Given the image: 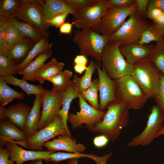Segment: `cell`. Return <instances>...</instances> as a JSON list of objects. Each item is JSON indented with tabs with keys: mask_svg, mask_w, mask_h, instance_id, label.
Returning a JSON list of instances; mask_svg holds the SVG:
<instances>
[{
	"mask_svg": "<svg viewBox=\"0 0 164 164\" xmlns=\"http://www.w3.org/2000/svg\"><path fill=\"white\" fill-rule=\"evenodd\" d=\"M73 24L68 22L65 23L60 28L59 30L60 33L70 34L71 33Z\"/></svg>",
	"mask_w": 164,
	"mask_h": 164,
	"instance_id": "c3c4849f",
	"label": "cell"
},
{
	"mask_svg": "<svg viewBox=\"0 0 164 164\" xmlns=\"http://www.w3.org/2000/svg\"><path fill=\"white\" fill-rule=\"evenodd\" d=\"M118 44L109 42L105 47L101 58L103 69L111 79L115 80L133 73L132 65L129 63L121 53Z\"/></svg>",
	"mask_w": 164,
	"mask_h": 164,
	"instance_id": "7a4b0ae2",
	"label": "cell"
},
{
	"mask_svg": "<svg viewBox=\"0 0 164 164\" xmlns=\"http://www.w3.org/2000/svg\"><path fill=\"white\" fill-rule=\"evenodd\" d=\"M164 41V28L154 23L149 25L137 43L146 45L152 42L158 43Z\"/></svg>",
	"mask_w": 164,
	"mask_h": 164,
	"instance_id": "f1b7e54d",
	"label": "cell"
},
{
	"mask_svg": "<svg viewBox=\"0 0 164 164\" xmlns=\"http://www.w3.org/2000/svg\"><path fill=\"white\" fill-rule=\"evenodd\" d=\"M87 67L86 66L80 64H75L73 68L74 70L76 73L81 74L83 72L86 71Z\"/></svg>",
	"mask_w": 164,
	"mask_h": 164,
	"instance_id": "816d5d0a",
	"label": "cell"
},
{
	"mask_svg": "<svg viewBox=\"0 0 164 164\" xmlns=\"http://www.w3.org/2000/svg\"><path fill=\"white\" fill-rule=\"evenodd\" d=\"M78 158H73L68 160L66 164H78Z\"/></svg>",
	"mask_w": 164,
	"mask_h": 164,
	"instance_id": "db71d44e",
	"label": "cell"
},
{
	"mask_svg": "<svg viewBox=\"0 0 164 164\" xmlns=\"http://www.w3.org/2000/svg\"><path fill=\"white\" fill-rule=\"evenodd\" d=\"M96 69L98 77L99 110L104 111L109 104L117 101L115 80L108 76L97 63Z\"/></svg>",
	"mask_w": 164,
	"mask_h": 164,
	"instance_id": "5bb4252c",
	"label": "cell"
},
{
	"mask_svg": "<svg viewBox=\"0 0 164 164\" xmlns=\"http://www.w3.org/2000/svg\"><path fill=\"white\" fill-rule=\"evenodd\" d=\"M8 21L9 19L0 15V51L7 47L6 37Z\"/></svg>",
	"mask_w": 164,
	"mask_h": 164,
	"instance_id": "f35d334b",
	"label": "cell"
},
{
	"mask_svg": "<svg viewBox=\"0 0 164 164\" xmlns=\"http://www.w3.org/2000/svg\"><path fill=\"white\" fill-rule=\"evenodd\" d=\"M26 37L20 33L10 20L9 19L7 31V48L22 42Z\"/></svg>",
	"mask_w": 164,
	"mask_h": 164,
	"instance_id": "74e56055",
	"label": "cell"
},
{
	"mask_svg": "<svg viewBox=\"0 0 164 164\" xmlns=\"http://www.w3.org/2000/svg\"><path fill=\"white\" fill-rule=\"evenodd\" d=\"M76 12L84 8L92 5L98 0H63Z\"/></svg>",
	"mask_w": 164,
	"mask_h": 164,
	"instance_id": "ab89813d",
	"label": "cell"
},
{
	"mask_svg": "<svg viewBox=\"0 0 164 164\" xmlns=\"http://www.w3.org/2000/svg\"><path fill=\"white\" fill-rule=\"evenodd\" d=\"M47 151H63L73 153H82L86 149L82 144L77 143L72 136L69 135H59L56 138L48 141L43 145Z\"/></svg>",
	"mask_w": 164,
	"mask_h": 164,
	"instance_id": "e0dca14e",
	"label": "cell"
},
{
	"mask_svg": "<svg viewBox=\"0 0 164 164\" xmlns=\"http://www.w3.org/2000/svg\"><path fill=\"white\" fill-rule=\"evenodd\" d=\"M149 4L158 8L164 12V0H149Z\"/></svg>",
	"mask_w": 164,
	"mask_h": 164,
	"instance_id": "f907efd6",
	"label": "cell"
},
{
	"mask_svg": "<svg viewBox=\"0 0 164 164\" xmlns=\"http://www.w3.org/2000/svg\"><path fill=\"white\" fill-rule=\"evenodd\" d=\"M153 21L154 23L164 28V12Z\"/></svg>",
	"mask_w": 164,
	"mask_h": 164,
	"instance_id": "f5cc1de1",
	"label": "cell"
},
{
	"mask_svg": "<svg viewBox=\"0 0 164 164\" xmlns=\"http://www.w3.org/2000/svg\"><path fill=\"white\" fill-rule=\"evenodd\" d=\"M114 80L117 101L127 105L130 109L139 110L144 106L148 98L132 75Z\"/></svg>",
	"mask_w": 164,
	"mask_h": 164,
	"instance_id": "277c9868",
	"label": "cell"
},
{
	"mask_svg": "<svg viewBox=\"0 0 164 164\" xmlns=\"http://www.w3.org/2000/svg\"><path fill=\"white\" fill-rule=\"evenodd\" d=\"M6 147L10 151V158L16 164H22L25 162L41 159L49 162V155L54 151L28 150L19 146L12 141L7 142Z\"/></svg>",
	"mask_w": 164,
	"mask_h": 164,
	"instance_id": "9a60e30c",
	"label": "cell"
},
{
	"mask_svg": "<svg viewBox=\"0 0 164 164\" xmlns=\"http://www.w3.org/2000/svg\"><path fill=\"white\" fill-rule=\"evenodd\" d=\"M68 15L67 14H63L55 16L50 20L47 22L49 26H52L55 27L60 28L65 23V20Z\"/></svg>",
	"mask_w": 164,
	"mask_h": 164,
	"instance_id": "ee69618b",
	"label": "cell"
},
{
	"mask_svg": "<svg viewBox=\"0 0 164 164\" xmlns=\"http://www.w3.org/2000/svg\"><path fill=\"white\" fill-rule=\"evenodd\" d=\"M22 4V0H0V15L8 19L15 18Z\"/></svg>",
	"mask_w": 164,
	"mask_h": 164,
	"instance_id": "e575fe53",
	"label": "cell"
},
{
	"mask_svg": "<svg viewBox=\"0 0 164 164\" xmlns=\"http://www.w3.org/2000/svg\"><path fill=\"white\" fill-rule=\"evenodd\" d=\"M110 141L105 135H101L95 137L93 140V144L97 148H102L106 146Z\"/></svg>",
	"mask_w": 164,
	"mask_h": 164,
	"instance_id": "7dc6e473",
	"label": "cell"
},
{
	"mask_svg": "<svg viewBox=\"0 0 164 164\" xmlns=\"http://www.w3.org/2000/svg\"><path fill=\"white\" fill-rule=\"evenodd\" d=\"M23 132L7 119L0 122V147L9 141H24L28 139Z\"/></svg>",
	"mask_w": 164,
	"mask_h": 164,
	"instance_id": "d6986e66",
	"label": "cell"
},
{
	"mask_svg": "<svg viewBox=\"0 0 164 164\" xmlns=\"http://www.w3.org/2000/svg\"></svg>",
	"mask_w": 164,
	"mask_h": 164,
	"instance_id": "6f0895ef",
	"label": "cell"
},
{
	"mask_svg": "<svg viewBox=\"0 0 164 164\" xmlns=\"http://www.w3.org/2000/svg\"><path fill=\"white\" fill-rule=\"evenodd\" d=\"M149 25L135 12L110 36L109 42H117L120 47L137 43Z\"/></svg>",
	"mask_w": 164,
	"mask_h": 164,
	"instance_id": "8992f818",
	"label": "cell"
},
{
	"mask_svg": "<svg viewBox=\"0 0 164 164\" xmlns=\"http://www.w3.org/2000/svg\"><path fill=\"white\" fill-rule=\"evenodd\" d=\"M148 58L160 73L164 75V42L156 43Z\"/></svg>",
	"mask_w": 164,
	"mask_h": 164,
	"instance_id": "836d02e7",
	"label": "cell"
},
{
	"mask_svg": "<svg viewBox=\"0 0 164 164\" xmlns=\"http://www.w3.org/2000/svg\"><path fill=\"white\" fill-rule=\"evenodd\" d=\"M132 76L148 99H153L158 92L160 73L148 57L132 65Z\"/></svg>",
	"mask_w": 164,
	"mask_h": 164,
	"instance_id": "5b68a950",
	"label": "cell"
},
{
	"mask_svg": "<svg viewBox=\"0 0 164 164\" xmlns=\"http://www.w3.org/2000/svg\"><path fill=\"white\" fill-rule=\"evenodd\" d=\"M67 134L72 136L65 129L61 118L58 115L53 122L38 131L26 140L12 142L30 150L43 151L44 143L56 136Z\"/></svg>",
	"mask_w": 164,
	"mask_h": 164,
	"instance_id": "ba28073f",
	"label": "cell"
},
{
	"mask_svg": "<svg viewBox=\"0 0 164 164\" xmlns=\"http://www.w3.org/2000/svg\"><path fill=\"white\" fill-rule=\"evenodd\" d=\"M162 135H164V124L160 130L157 133L156 136V138Z\"/></svg>",
	"mask_w": 164,
	"mask_h": 164,
	"instance_id": "9f6ffc18",
	"label": "cell"
},
{
	"mask_svg": "<svg viewBox=\"0 0 164 164\" xmlns=\"http://www.w3.org/2000/svg\"><path fill=\"white\" fill-rule=\"evenodd\" d=\"M99 91L98 79H95L92 80L90 86L86 90L79 94L85 101L95 108L99 110L98 92Z\"/></svg>",
	"mask_w": 164,
	"mask_h": 164,
	"instance_id": "d590c367",
	"label": "cell"
},
{
	"mask_svg": "<svg viewBox=\"0 0 164 164\" xmlns=\"http://www.w3.org/2000/svg\"><path fill=\"white\" fill-rule=\"evenodd\" d=\"M135 3V0H108L109 8H125Z\"/></svg>",
	"mask_w": 164,
	"mask_h": 164,
	"instance_id": "b9f144b4",
	"label": "cell"
},
{
	"mask_svg": "<svg viewBox=\"0 0 164 164\" xmlns=\"http://www.w3.org/2000/svg\"><path fill=\"white\" fill-rule=\"evenodd\" d=\"M80 108L76 114L69 113L67 121L72 129L78 128L83 124L87 128L93 126L100 122L103 119L106 111L97 109L88 104L79 94L78 97Z\"/></svg>",
	"mask_w": 164,
	"mask_h": 164,
	"instance_id": "30bf717a",
	"label": "cell"
},
{
	"mask_svg": "<svg viewBox=\"0 0 164 164\" xmlns=\"http://www.w3.org/2000/svg\"><path fill=\"white\" fill-rule=\"evenodd\" d=\"M9 19L23 36L32 39L36 43L40 41L43 38L48 37L49 36L46 32L30 23L19 21L14 17Z\"/></svg>",
	"mask_w": 164,
	"mask_h": 164,
	"instance_id": "cb8c5ba5",
	"label": "cell"
},
{
	"mask_svg": "<svg viewBox=\"0 0 164 164\" xmlns=\"http://www.w3.org/2000/svg\"><path fill=\"white\" fill-rule=\"evenodd\" d=\"M63 91L56 92L46 90L42 94V111L39 123V130L47 126L58 115L62 106Z\"/></svg>",
	"mask_w": 164,
	"mask_h": 164,
	"instance_id": "8fae6325",
	"label": "cell"
},
{
	"mask_svg": "<svg viewBox=\"0 0 164 164\" xmlns=\"http://www.w3.org/2000/svg\"><path fill=\"white\" fill-rule=\"evenodd\" d=\"M10 151L7 148L0 147V164H14L10 158Z\"/></svg>",
	"mask_w": 164,
	"mask_h": 164,
	"instance_id": "f6af8a7d",
	"label": "cell"
},
{
	"mask_svg": "<svg viewBox=\"0 0 164 164\" xmlns=\"http://www.w3.org/2000/svg\"><path fill=\"white\" fill-rule=\"evenodd\" d=\"M88 60L86 56L82 55H77L74 58V62L75 64H80L86 66Z\"/></svg>",
	"mask_w": 164,
	"mask_h": 164,
	"instance_id": "681fc988",
	"label": "cell"
},
{
	"mask_svg": "<svg viewBox=\"0 0 164 164\" xmlns=\"http://www.w3.org/2000/svg\"><path fill=\"white\" fill-rule=\"evenodd\" d=\"M19 73L17 65L6 55L0 53V77Z\"/></svg>",
	"mask_w": 164,
	"mask_h": 164,
	"instance_id": "8d00e7d4",
	"label": "cell"
},
{
	"mask_svg": "<svg viewBox=\"0 0 164 164\" xmlns=\"http://www.w3.org/2000/svg\"><path fill=\"white\" fill-rule=\"evenodd\" d=\"M106 109L102 120L87 128L92 133L104 135L110 141L114 142L118 139L121 131L128 125L130 109L127 105L117 101L109 104Z\"/></svg>",
	"mask_w": 164,
	"mask_h": 164,
	"instance_id": "6da1fadb",
	"label": "cell"
},
{
	"mask_svg": "<svg viewBox=\"0 0 164 164\" xmlns=\"http://www.w3.org/2000/svg\"><path fill=\"white\" fill-rule=\"evenodd\" d=\"M157 106L164 114V75L160 74L159 91L153 98Z\"/></svg>",
	"mask_w": 164,
	"mask_h": 164,
	"instance_id": "60d3db41",
	"label": "cell"
},
{
	"mask_svg": "<svg viewBox=\"0 0 164 164\" xmlns=\"http://www.w3.org/2000/svg\"><path fill=\"white\" fill-rule=\"evenodd\" d=\"M24 94L9 87L5 83L0 80V106L5 107L14 99L23 100Z\"/></svg>",
	"mask_w": 164,
	"mask_h": 164,
	"instance_id": "d6a6232c",
	"label": "cell"
},
{
	"mask_svg": "<svg viewBox=\"0 0 164 164\" xmlns=\"http://www.w3.org/2000/svg\"><path fill=\"white\" fill-rule=\"evenodd\" d=\"M109 39L108 37L87 29H75L72 41L79 47L81 55L93 58L101 67L102 54Z\"/></svg>",
	"mask_w": 164,
	"mask_h": 164,
	"instance_id": "3957f363",
	"label": "cell"
},
{
	"mask_svg": "<svg viewBox=\"0 0 164 164\" xmlns=\"http://www.w3.org/2000/svg\"><path fill=\"white\" fill-rule=\"evenodd\" d=\"M164 122V114L156 105L150 110L146 124L143 130L127 143L128 147L146 146L149 145L156 138Z\"/></svg>",
	"mask_w": 164,
	"mask_h": 164,
	"instance_id": "9c48e42d",
	"label": "cell"
},
{
	"mask_svg": "<svg viewBox=\"0 0 164 164\" xmlns=\"http://www.w3.org/2000/svg\"><path fill=\"white\" fill-rule=\"evenodd\" d=\"M32 39L26 37L23 41L0 51L17 65L26 59L30 51L36 44Z\"/></svg>",
	"mask_w": 164,
	"mask_h": 164,
	"instance_id": "ac0fdd59",
	"label": "cell"
},
{
	"mask_svg": "<svg viewBox=\"0 0 164 164\" xmlns=\"http://www.w3.org/2000/svg\"><path fill=\"white\" fill-rule=\"evenodd\" d=\"M152 47L136 43L120 47L119 49L126 61L133 65L140 60L148 57Z\"/></svg>",
	"mask_w": 164,
	"mask_h": 164,
	"instance_id": "44dd1931",
	"label": "cell"
},
{
	"mask_svg": "<svg viewBox=\"0 0 164 164\" xmlns=\"http://www.w3.org/2000/svg\"><path fill=\"white\" fill-rule=\"evenodd\" d=\"M31 108L23 103H18L7 108L0 106V119L2 120L7 118L22 130Z\"/></svg>",
	"mask_w": 164,
	"mask_h": 164,
	"instance_id": "2e32d148",
	"label": "cell"
},
{
	"mask_svg": "<svg viewBox=\"0 0 164 164\" xmlns=\"http://www.w3.org/2000/svg\"><path fill=\"white\" fill-rule=\"evenodd\" d=\"M109 8L108 0H98L95 4L73 13L72 24L77 29H89L101 34V19Z\"/></svg>",
	"mask_w": 164,
	"mask_h": 164,
	"instance_id": "52a82bcc",
	"label": "cell"
},
{
	"mask_svg": "<svg viewBox=\"0 0 164 164\" xmlns=\"http://www.w3.org/2000/svg\"><path fill=\"white\" fill-rule=\"evenodd\" d=\"M22 0V5L15 18L46 32L49 26L45 20L42 8L45 1Z\"/></svg>",
	"mask_w": 164,
	"mask_h": 164,
	"instance_id": "4fadbf2b",
	"label": "cell"
},
{
	"mask_svg": "<svg viewBox=\"0 0 164 164\" xmlns=\"http://www.w3.org/2000/svg\"><path fill=\"white\" fill-rule=\"evenodd\" d=\"M42 8L46 22L57 15L63 14L72 15L76 12L63 0H45Z\"/></svg>",
	"mask_w": 164,
	"mask_h": 164,
	"instance_id": "7402d4cb",
	"label": "cell"
},
{
	"mask_svg": "<svg viewBox=\"0 0 164 164\" xmlns=\"http://www.w3.org/2000/svg\"><path fill=\"white\" fill-rule=\"evenodd\" d=\"M87 158L92 159L96 164H106L109 158L108 154H104L101 156H98L94 154H88L82 153H73L58 152L56 158L59 162L73 158Z\"/></svg>",
	"mask_w": 164,
	"mask_h": 164,
	"instance_id": "4dcf8cb0",
	"label": "cell"
},
{
	"mask_svg": "<svg viewBox=\"0 0 164 164\" xmlns=\"http://www.w3.org/2000/svg\"><path fill=\"white\" fill-rule=\"evenodd\" d=\"M48 38L43 37L40 41L36 43L30 51L25 60L22 63L17 65L19 73L40 53L51 48L52 43H49Z\"/></svg>",
	"mask_w": 164,
	"mask_h": 164,
	"instance_id": "f546056e",
	"label": "cell"
},
{
	"mask_svg": "<svg viewBox=\"0 0 164 164\" xmlns=\"http://www.w3.org/2000/svg\"><path fill=\"white\" fill-rule=\"evenodd\" d=\"M163 12L158 8L149 4L146 16L153 21L157 18Z\"/></svg>",
	"mask_w": 164,
	"mask_h": 164,
	"instance_id": "bcb514c9",
	"label": "cell"
},
{
	"mask_svg": "<svg viewBox=\"0 0 164 164\" xmlns=\"http://www.w3.org/2000/svg\"><path fill=\"white\" fill-rule=\"evenodd\" d=\"M79 93L72 83L63 91L62 107L58 114L63 121L64 127L68 133L71 134L67 124V118L70 107L73 100L78 98Z\"/></svg>",
	"mask_w": 164,
	"mask_h": 164,
	"instance_id": "484cf974",
	"label": "cell"
},
{
	"mask_svg": "<svg viewBox=\"0 0 164 164\" xmlns=\"http://www.w3.org/2000/svg\"><path fill=\"white\" fill-rule=\"evenodd\" d=\"M42 160L39 159L32 161L29 164H42ZM53 164H58L57 162H54Z\"/></svg>",
	"mask_w": 164,
	"mask_h": 164,
	"instance_id": "11a10c76",
	"label": "cell"
},
{
	"mask_svg": "<svg viewBox=\"0 0 164 164\" xmlns=\"http://www.w3.org/2000/svg\"><path fill=\"white\" fill-rule=\"evenodd\" d=\"M136 12L142 18L146 16L149 0H135Z\"/></svg>",
	"mask_w": 164,
	"mask_h": 164,
	"instance_id": "7bdbcfd3",
	"label": "cell"
},
{
	"mask_svg": "<svg viewBox=\"0 0 164 164\" xmlns=\"http://www.w3.org/2000/svg\"><path fill=\"white\" fill-rule=\"evenodd\" d=\"M42 104V94L35 95L32 107L27 116L25 125L22 130L28 138L32 136L39 129Z\"/></svg>",
	"mask_w": 164,
	"mask_h": 164,
	"instance_id": "ffe728a7",
	"label": "cell"
},
{
	"mask_svg": "<svg viewBox=\"0 0 164 164\" xmlns=\"http://www.w3.org/2000/svg\"><path fill=\"white\" fill-rule=\"evenodd\" d=\"M0 80L7 84L20 87L29 96L32 94H42L46 90L41 84H30L23 79L17 78L13 75L0 77Z\"/></svg>",
	"mask_w": 164,
	"mask_h": 164,
	"instance_id": "4316f807",
	"label": "cell"
},
{
	"mask_svg": "<svg viewBox=\"0 0 164 164\" xmlns=\"http://www.w3.org/2000/svg\"><path fill=\"white\" fill-rule=\"evenodd\" d=\"M136 11V3L125 8H109L101 19V34L109 38L123 24L127 18Z\"/></svg>",
	"mask_w": 164,
	"mask_h": 164,
	"instance_id": "7c38bea8",
	"label": "cell"
},
{
	"mask_svg": "<svg viewBox=\"0 0 164 164\" xmlns=\"http://www.w3.org/2000/svg\"><path fill=\"white\" fill-rule=\"evenodd\" d=\"M64 64L58 62L55 58L43 65L35 74L33 81H38L41 84L48 81L58 73L63 71Z\"/></svg>",
	"mask_w": 164,
	"mask_h": 164,
	"instance_id": "603a6c76",
	"label": "cell"
},
{
	"mask_svg": "<svg viewBox=\"0 0 164 164\" xmlns=\"http://www.w3.org/2000/svg\"><path fill=\"white\" fill-rule=\"evenodd\" d=\"M52 54L51 48L44 51L21 70L19 74L22 76V79L32 81L35 73Z\"/></svg>",
	"mask_w": 164,
	"mask_h": 164,
	"instance_id": "d4e9b609",
	"label": "cell"
},
{
	"mask_svg": "<svg viewBox=\"0 0 164 164\" xmlns=\"http://www.w3.org/2000/svg\"><path fill=\"white\" fill-rule=\"evenodd\" d=\"M97 63L94 60H91L83 76L80 77L74 75L72 83L79 94L86 90L91 85L92 77L96 69Z\"/></svg>",
	"mask_w": 164,
	"mask_h": 164,
	"instance_id": "83f0119b",
	"label": "cell"
},
{
	"mask_svg": "<svg viewBox=\"0 0 164 164\" xmlns=\"http://www.w3.org/2000/svg\"><path fill=\"white\" fill-rule=\"evenodd\" d=\"M73 72L69 70H65L58 73L48 81L53 85L51 90L54 92L63 91L72 84L70 78Z\"/></svg>",
	"mask_w": 164,
	"mask_h": 164,
	"instance_id": "1f68e13d",
	"label": "cell"
}]
</instances>
